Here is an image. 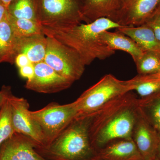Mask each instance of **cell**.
I'll use <instances>...</instances> for the list:
<instances>
[{"label": "cell", "instance_id": "8", "mask_svg": "<svg viewBox=\"0 0 160 160\" xmlns=\"http://www.w3.org/2000/svg\"><path fill=\"white\" fill-rule=\"evenodd\" d=\"M11 106L12 119L15 132L32 140L35 148L45 147V139L39 126L29 113V105L24 98L12 95L9 99Z\"/></svg>", "mask_w": 160, "mask_h": 160}, {"label": "cell", "instance_id": "12", "mask_svg": "<svg viewBox=\"0 0 160 160\" xmlns=\"http://www.w3.org/2000/svg\"><path fill=\"white\" fill-rule=\"evenodd\" d=\"M35 143L20 133L15 132L0 147V160H48L36 150Z\"/></svg>", "mask_w": 160, "mask_h": 160}, {"label": "cell", "instance_id": "15", "mask_svg": "<svg viewBox=\"0 0 160 160\" xmlns=\"http://www.w3.org/2000/svg\"><path fill=\"white\" fill-rule=\"evenodd\" d=\"M116 30L131 38L144 51L152 52L160 58V41L146 24L121 26Z\"/></svg>", "mask_w": 160, "mask_h": 160}, {"label": "cell", "instance_id": "14", "mask_svg": "<svg viewBox=\"0 0 160 160\" xmlns=\"http://www.w3.org/2000/svg\"><path fill=\"white\" fill-rule=\"evenodd\" d=\"M124 0H82V20L88 24L101 18L113 21L122 6Z\"/></svg>", "mask_w": 160, "mask_h": 160}, {"label": "cell", "instance_id": "23", "mask_svg": "<svg viewBox=\"0 0 160 160\" xmlns=\"http://www.w3.org/2000/svg\"><path fill=\"white\" fill-rule=\"evenodd\" d=\"M135 63L139 75L160 73V58L152 52H145Z\"/></svg>", "mask_w": 160, "mask_h": 160}, {"label": "cell", "instance_id": "19", "mask_svg": "<svg viewBox=\"0 0 160 160\" xmlns=\"http://www.w3.org/2000/svg\"><path fill=\"white\" fill-rule=\"evenodd\" d=\"M138 105L146 118L160 132V91L146 97L138 98Z\"/></svg>", "mask_w": 160, "mask_h": 160}, {"label": "cell", "instance_id": "7", "mask_svg": "<svg viewBox=\"0 0 160 160\" xmlns=\"http://www.w3.org/2000/svg\"><path fill=\"white\" fill-rule=\"evenodd\" d=\"M44 62L58 74L73 83L82 77L86 65L74 49L48 37Z\"/></svg>", "mask_w": 160, "mask_h": 160}, {"label": "cell", "instance_id": "29", "mask_svg": "<svg viewBox=\"0 0 160 160\" xmlns=\"http://www.w3.org/2000/svg\"><path fill=\"white\" fill-rule=\"evenodd\" d=\"M8 14V8L2 3L0 2V22H2Z\"/></svg>", "mask_w": 160, "mask_h": 160}, {"label": "cell", "instance_id": "1", "mask_svg": "<svg viewBox=\"0 0 160 160\" xmlns=\"http://www.w3.org/2000/svg\"><path fill=\"white\" fill-rule=\"evenodd\" d=\"M138 99L129 92L92 113L89 133L96 152L112 140L132 138L138 110Z\"/></svg>", "mask_w": 160, "mask_h": 160}, {"label": "cell", "instance_id": "22", "mask_svg": "<svg viewBox=\"0 0 160 160\" xmlns=\"http://www.w3.org/2000/svg\"><path fill=\"white\" fill-rule=\"evenodd\" d=\"M134 87L140 98L146 97L160 91V78L156 74L137 76L131 79Z\"/></svg>", "mask_w": 160, "mask_h": 160}, {"label": "cell", "instance_id": "27", "mask_svg": "<svg viewBox=\"0 0 160 160\" xmlns=\"http://www.w3.org/2000/svg\"><path fill=\"white\" fill-rule=\"evenodd\" d=\"M11 88L10 86L4 85L0 90V109L6 100H8L12 95Z\"/></svg>", "mask_w": 160, "mask_h": 160}, {"label": "cell", "instance_id": "13", "mask_svg": "<svg viewBox=\"0 0 160 160\" xmlns=\"http://www.w3.org/2000/svg\"><path fill=\"white\" fill-rule=\"evenodd\" d=\"M132 138L112 140L96 151L94 160H143Z\"/></svg>", "mask_w": 160, "mask_h": 160}, {"label": "cell", "instance_id": "4", "mask_svg": "<svg viewBox=\"0 0 160 160\" xmlns=\"http://www.w3.org/2000/svg\"><path fill=\"white\" fill-rule=\"evenodd\" d=\"M133 89L131 79L123 81L112 75L106 74L74 101L77 117L92 114L107 103L133 91Z\"/></svg>", "mask_w": 160, "mask_h": 160}, {"label": "cell", "instance_id": "28", "mask_svg": "<svg viewBox=\"0 0 160 160\" xmlns=\"http://www.w3.org/2000/svg\"><path fill=\"white\" fill-rule=\"evenodd\" d=\"M14 63L19 68H21L32 63L30 62L27 56L22 53H20L16 57Z\"/></svg>", "mask_w": 160, "mask_h": 160}, {"label": "cell", "instance_id": "6", "mask_svg": "<svg viewBox=\"0 0 160 160\" xmlns=\"http://www.w3.org/2000/svg\"><path fill=\"white\" fill-rule=\"evenodd\" d=\"M29 113L42 131L45 147L49 145L77 116L74 102L63 105L50 103L40 110H29Z\"/></svg>", "mask_w": 160, "mask_h": 160}, {"label": "cell", "instance_id": "20", "mask_svg": "<svg viewBox=\"0 0 160 160\" xmlns=\"http://www.w3.org/2000/svg\"><path fill=\"white\" fill-rule=\"evenodd\" d=\"M9 15L16 18L39 22L38 0H13L8 8Z\"/></svg>", "mask_w": 160, "mask_h": 160}, {"label": "cell", "instance_id": "30", "mask_svg": "<svg viewBox=\"0 0 160 160\" xmlns=\"http://www.w3.org/2000/svg\"><path fill=\"white\" fill-rule=\"evenodd\" d=\"M156 159L158 160H160V132H158V142L156 155Z\"/></svg>", "mask_w": 160, "mask_h": 160}, {"label": "cell", "instance_id": "25", "mask_svg": "<svg viewBox=\"0 0 160 160\" xmlns=\"http://www.w3.org/2000/svg\"><path fill=\"white\" fill-rule=\"evenodd\" d=\"M144 24L149 26L160 41V5Z\"/></svg>", "mask_w": 160, "mask_h": 160}, {"label": "cell", "instance_id": "24", "mask_svg": "<svg viewBox=\"0 0 160 160\" xmlns=\"http://www.w3.org/2000/svg\"><path fill=\"white\" fill-rule=\"evenodd\" d=\"M9 98L0 109V147L5 141L11 138L15 132L12 119Z\"/></svg>", "mask_w": 160, "mask_h": 160}, {"label": "cell", "instance_id": "10", "mask_svg": "<svg viewBox=\"0 0 160 160\" xmlns=\"http://www.w3.org/2000/svg\"><path fill=\"white\" fill-rule=\"evenodd\" d=\"M160 5V0H124L113 21L121 26L143 25Z\"/></svg>", "mask_w": 160, "mask_h": 160}, {"label": "cell", "instance_id": "16", "mask_svg": "<svg viewBox=\"0 0 160 160\" xmlns=\"http://www.w3.org/2000/svg\"><path fill=\"white\" fill-rule=\"evenodd\" d=\"M100 37L112 50H121L129 53L134 62L145 52L131 38L117 30L114 32L109 30L103 32L101 33Z\"/></svg>", "mask_w": 160, "mask_h": 160}, {"label": "cell", "instance_id": "17", "mask_svg": "<svg viewBox=\"0 0 160 160\" xmlns=\"http://www.w3.org/2000/svg\"><path fill=\"white\" fill-rule=\"evenodd\" d=\"M47 48V38L44 33L28 38H17V56L22 53L27 56L32 63L43 62Z\"/></svg>", "mask_w": 160, "mask_h": 160}, {"label": "cell", "instance_id": "11", "mask_svg": "<svg viewBox=\"0 0 160 160\" xmlns=\"http://www.w3.org/2000/svg\"><path fill=\"white\" fill-rule=\"evenodd\" d=\"M132 138L144 160L155 159L158 132L146 118L139 107Z\"/></svg>", "mask_w": 160, "mask_h": 160}, {"label": "cell", "instance_id": "34", "mask_svg": "<svg viewBox=\"0 0 160 160\" xmlns=\"http://www.w3.org/2000/svg\"><path fill=\"white\" fill-rule=\"evenodd\" d=\"M81 2H82V0H81Z\"/></svg>", "mask_w": 160, "mask_h": 160}, {"label": "cell", "instance_id": "26", "mask_svg": "<svg viewBox=\"0 0 160 160\" xmlns=\"http://www.w3.org/2000/svg\"><path fill=\"white\" fill-rule=\"evenodd\" d=\"M19 73L22 77L26 78L28 80L31 79L34 76V64L31 63L27 66L19 68Z\"/></svg>", "mask_w": 160, "mask_h": 160}, {"label": "cell", "instance_id": "2", "mask_svg": "<svg viewBox=\"0 0 160 160\" xmlns=\"http://www.w3.org/2000/svg\"><path fill=\"white\" fill-rule=\"evenodd\" d=\"M114 21L103 18L88 24H80L60 29L42 28L46 37L57 40L74 49L86 66L94 60H104L115 53L101 39L103 32L120 27Z\"/></svg>", "mask_w": 160, "mask_h": 160}, {"label": "cell", "instance_id": "18", "mask_svg": "<svg viewBox=\"0 0 160 160\" xmlns=\"http://www.w3.org/2000/svg\"><path fill=\"white\" fill-rule=\"evenodd\" d=\"M17 38L12 31L9 13L0 22V63H15Z\"/></svg>", "mask_w": 160, "mask_h": 160}, {"label": "cell", "instance_id": "21", "mask_svg": "<svg viewBox=\"0 0 160 160\" xmlns=\"http://www.w3.org/2000/svg\"><path fill=\"white\" fill-rule=\"evenodd\" d=\"M9 19L14 35L17 38L43 33L42 26L39 22L27 19L16 18L9 14Z\"/></svg>", "mask_w": 160, "mask_h": 160}, {"label": "cell", "instance_id": "9", "mask_svg": "<svg viewBox=\"0 0 160 160\" xmlns=\"http://www.w3.org/2000/svg\"><path fill=\"white\" fill-rule=\"evenodd\" d=\"M34 65V76L27 80L26 89L39 93H52L68 89L72 85L44 61Z\"/></svg>", "mask_w": 160, "mask_h": 160}, {"label": "cell", "instance_id": "5", "mask_svg": "<svg viewBox=\"0 0 160 160\" xmlns=\"http://www.w3.org/2000/svg\"><path fill=\"white\" fill-rule=\"evenodd\" d=\"M81 0H38L39 19L42 27L60 29L80 24Z\"/></svg>", "mask_w": 160, "mask_h": 160}, {"label": "cell", "instance_id": "3", "mask_svg": "<svg viewBox=\"0 0 160 160\" xmlns=\"http://www.w3.org/2000/svg\"><path fill=\"white\" fill-rule=\"evenodd\" d=\"M92 115L77 117L49 145L36 150L48 160H94L89 133Z\"/></svg>", "mask_w": 160, "mask_h": 160}, {"label": "cell", "instance_id": "31", "mask_svg": "<svg viewBox=\"0 0 160 160\" xmlns=\"http://www.w3.org/2000/svg\"><path fill=\"white\" fill-rule=\"evenodd\" d=\"M13 0H0V2L3 3L7 8H9V5Z\"/></svg>", "mask_w": 160, "mask_h": 160}, {"label": "cell", "instance_id": "33", "mask_svg": "<svg viewBox=\"0 0 160 160\" xmlns=\"http://www.w3.org/2000/svg\"><path fill=\"white\" fill-rule=\"evenodd\" d=\"M158 160L156 159H154V160Z\"/></svg>", "mask_w": 160, "mask_h": 160}, {"label": "cell", "instance_id": "32", "mask_svg": "<svg viewBox=\"0 0 160 160\" xmlns=\"http://www.w3.org/2000/svg\"><path fill=\"white\" fill-rule=\"evenodd\" d=\"M156 75L157 76H158V77L160 78V73H159V74H156Z\"/></svg>", "mask_w": 160, "mask_h": 160}]
</instances>
